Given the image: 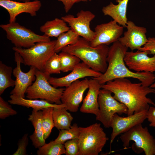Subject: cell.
<instances>
[{"label":"cell","mask_w":155,"mask_h":155,"mask_svg":"<svg viewBox=\"0 0 155 155\" xmlns=\"http://www.w3.org/2000/svg\"><path fill=\"white\" fill-rule=\"evenodd\" d=\"M56 40L36 43L28 48H12L22 57L25 65L35 67L43 71L46 61L55 53V46Z\"/></svg>","instance_id":"obj_5"},{"label":"cell","mask_w":155,"mask_h":155,"mask_svg":"<svg viewBox=\"0 0 155 155\" xmlns=\"http://www.w3.org/2000/svg\"><path fill=\"white\" fill-rule=\"evenodd\" d=\"M9 97L10 99L8 100V102L10 104L27 108L31 107L33 109L37 111L42 110L44 108L50 107L54 108H65V105L64 104H58L52 103L44 100L26 99L12 95H11Z\"/></svg>","instance_id":"obj_22"},{"label":"cell","mask_w":155,"mask_h":155,"mask_svg":"<svg viewBox=\"0 0 155 155\" xmlns=\"http://www.w3.org/2000/svg\"><path fill=\"white\" fill-rule=\"evenodd\" d=\"M154 74V83L150 86L151 88H155V73Z\"/></svg>","instance_id":"obj_38"},{"label":"cell","mask_w":155,"mask_h":155,"mask_svg":"<svg viewBox=\"0 0 155 155\" xmlns=\"http://www.w3.org/2000/svg\"><path fill=\"white\" fill-rule=\"evenodd\" d=\"M66 155H78L79 151L78 138L68 140L64 144Z\"/></svg>","instance_id":"obj_33"},{"label":"cell","mask_w":155,"mask_h":155,"mask_svg":"<svg viewBox=\"0 0 155 155\" xmlns=\"http://www.w3.org/2000/svg\"><path fill=\"white\" fill-rule=\"evenodd\" d=\"M53 107H49L41 110V121L45 140L50 136L52 129L55 127L53 117Z\"/></svg>","instance_id":"obj_27"},{"label":"cell","mask_w":155,"mask_h":155,"mask_svg":"<svg viewBox=\"0 0 155 155\" xmlns=\"http://www.w3.org/2000/svg\"><path fill=\"white\" fill-rule=\"evenodd\" d=\"M59 55L61 60V71L63 72L72 71L81 61L76 56L63 51H61Z\"/></svg>","instance_id":"obj_28"},{"label":"cell","mask_w":155,"mask_h":155,"mask_svg":"<svg viewBox=\"0 0 155 155\" xmlns=\"http://www.w3.org/2000/svg\"><path fill=\"white\" fill-rule=\"evenodd\" d=\"M70 28L61 18H56L46 21L40 28V31L49 37H58L62 33L68 31Z\"/></svg>","instance_id":"obj_23"},{"label":"cell","mask_w":155,"mask_h":155,"mask_svg":"<svg viewBox=\"0 0 155 155\" xmlns=\"http://www.w3.org/2000/svg\"><path fill=\"white\" fill-rule=\"evenodd\" d=\"M114 94L113 97L127 108V116L142 111L148 110L149 104H155L147 95L155 93V90L143 86L141 82L132 83L126 78H119L109 81L101 85Z\"/></svg>","instance_id":"obj_1"},{"label":"cell","mask_w":155,"mask_h":155,"mask_svg":"<svg viewBox=\"0 0 155 155\" xmlns=\"http://www.w3.org/2000/svg\"><path fill=\"white\" fill-rule=\"evenodd\" d=\"M34 82L27 89L26 97L30 99H40L57 104H62L61 98L65 88H57L49 82L50 75L36 69Z\"/></svg>","instance_id":"obj_6"},{"label":"cell","mask_w":155,"mask_h":155,"mask_svg":"<svg viewBox=\"0 0 155 155\" xmlns=\"http://www.w3.org/2000/svg\"><path fill=\"white\" fill-rule=\"evenodd\" d=\"M38 155H61L65 154L64 144H55L51 141L38 148Z\"/></svg>","instance_id":"obj_30"},{"label":"cell","mask_w":155,"mask_h":155,"mask_svg":"<svg viewBox=\"0 0 155 155\" xmlns=\"http://www.w3.org/2000/svg\"><path fill=\"white\" fill-rule=\"evenodd\" d=\"M120 139L124 149L128 148L130 141L134 142L132 150L139 154L144 152L146 155H155V139L150 133L147 127L142 124L137 125L121 134Z\"/></svg>","instance_id":"obj_7"},{"label":"cell","mask_w":155,"mask_h":155,"mask_svg":"<svg viewBox=\"0 0 155 155\" xmlns=\"http://www.w3.org/2000/svg\"><path fill=\"white\" fill-rule=\"evenodd\" d=\"M59 130L57 137L54 140L51 141L53 143L64 144L68 140L78 138L80 135V128L76 123L71 126L69 129Z\"/></svg>","instance_id":"obj_29"},{"label":"cell","mask_w":155,"mask_h":155,"mask_svg":"<svg viewBox=\"0 0 155 155\" xmlns=\"http://www.w3.org/2000/svg\"><path fill=\"white\" fill-rule=\"evenodd\" d=\"M41 5L40 1L38 0L23 2L0 0V6L5 9L9 14V22L10 23L16 22V17L21 13H28L32 17L36 16Z\"/></svg>","instance_id":"obj_18"},{"label":"cell","mask_w":155,"mask_h":155,"mask_svg":"<svg viewBox=\"0 0 155 155\" xmlns=\"http://www.w3.org/2000/svg\"><path fill=\"white\" fill-rule=\"evenodd\" d=\"M124 27L115 20L98 25L95 28V35L90 44L93 47L100 44L109 45L118 41L122 34Z\"/></svg>","instance_id":"obj_13"},{"label":"cell","mask_w":155,"mask_h":155,"mask_svg":"<svg viewBox=\"0 0 155 155\" xmlns=\"http://www.w3.org/2000/svg\"><path fill=\"white\" fill-rule=\"evenodd\" d=\"M17 112L13 109L8 103L0 97V118L4 119L11 116L16 115Z\"/></svg>","instance_id":"obj_32"},{"label":"cell","mask_w":155,"mask_h":155,"mask_svg":"<svg viewBox=\"0 0 155 155\" xmlns=\"http://www.w3.org/2000/svg\"><path fill=\"white\" fill-rule=\"evenodd\" d=\"M0 27L5 32L7 38L16 47L28 48L36 43L51 40L49 37L37 34L16 22L1 24Z\"/></svg>","instance_id":"obj_8"},{"label":"cell","mask_w":155,"mask_h":155,"mask_svg":"<svg viewBox=\"0 0 155 155\" xmlns=\"http://www.w3.org/2000/svg\"><path fill=\"white\" fill-rule=\"evenodd\" d=\"M65 108H53V115L55 127L59 130L69 129L73 118Z\"/></svg>","instance_id":"obj_24"},{"label":"cell","mask_w":155,"mask_h":155,"mask_svg":"<svg viewBox=\"0 0 155 155\" xmlns=\"http://www.w3.org/2000/svg\"><path fill=\"white\" fill-rule=\"evenodd\" d=\"M129 0H116L118 3L115 5L111 2L108 5L103 7L102 12L105 16H108L124 28L126 27L127 22V5Z\"/></svg>","instance_id":"obj_20"},{"label":"cell","mask_w":155,"mask_h":155,"mask_svg":"<svg viewBox=\"0 0 155 155\" xmlns=\"http://www.w3.org/2000/svg\"><path fill=\"white\" fill-rule=\"evenodd\" d=\"M127 50L119 41L113 43L109 47L106 71L100 76L93 78L101 85L117 78H132L139 80L143 86L150 87L154 82V74L148 72H134L127 68L124 61Z\"/></svg>","instance_id":"obj_2"},{"label":"cell","mask_w":155,"mask_h":155,"mask_svg":"<svg viewBox=\"0 0 155 155\" xmlns=\"http://www.w3.org/2000/svg\"><path fill=\"white\" fill-rule=\"evenodd\" d=\"M109 50V47L105 44L93 47L90 42L80 37L76 43L65 47L61 51L76 56L92 69L103 73L108 67Z\"/></svg>","instance_id":"obj_3"},{"label":"cell","mask_w":155,"mask_h":155,"mask_svg":"<svg viewBox=\"0 0 155 155\" xmlns=\"http://www.w3.org/2000/svg\"><path fill=\"white\" fill-rule=\"evenodd\" d=\"M110 91L104 88L100 90L98 96V115L96 120L101 122L106 128L111 127V121L115 113L127 114V107L115 99Z\"/></svg>","instance_id":"obj_9"},{"label":"cell","mask_w":155,"mask_h":155,"mask_svg":"<svg viewBox=\"0 0 155 155\" xmlns=\"http://www.w3.org/2000/svg\"><path fill=\"white\" fill-rule=\"evenodd\" d=\"M79 151L78 155H98L108 138L99 123L86 127H79Z\"/></svg>","instance_id":"obj_4"},{"label":"cell","mask_w":155,"mask_h":155,"mask_svg":"<svg viewBox=\"0 0 155 155\" xmlns=\"http://www.w3.org/2000/svg\"><path fill=\"white\" fill-rule=\"evenodd\" d=\"M95 17V15L91 11L81 10L77 14L76 17L69 14L61 18L68 23L70 28L80 36L90 42L95 35V32L90 28V23Z\"/></svg>","instance_id":"obj_10"},{"label":"cell","mask_w":155,"mask_h":155,"mask_svg":"<svg viewBox=\"0 0 155 155\" xmlns=\"http://www.w3.org/2000/svg\"><path fill=\"white\" fill-rule=\"evenodd\" d=\"M127 30L124 32L123 36L120 37L118 41L123 46L129 48L132 51L138 50L148 41L146 33V29L136 26L131 21H127L126 27Z\"/></svg>","instance_id":"obj_17"},{"label":"cell","mask_w":155,"mask_h":155,"mask_svg":"<svg viewBox=\"0 0 155 155\" xmlns=\"http://www.w3.org/2000/svg\"><path fill=\"white\" fill-rule=\"evenodd\" d=\"M28 133H26L19 140L18 143V148L13 155L27 154L26 148L28 144Z\"/></svg>","instance_id":"obj_34"},{"label":"cell","mask_w":155,"mask_h":155,"mask_svg":"<svg viewBox=\"0 0 155 155\" xmlns=\"http://www.w3.org/2000/svg\"><path fill=\"white\" fill-rule=\"evenodd\" d=\"M80 36L71 29L60 35L56 40L55 46V53L61 51L65 47L76 43Z\"/></svg>","instance_id":"obj_25"},{"label":"cell","mask_w":155,"mask_h":155,"mask_svg":"<svg viewBox=\"0 0 155 155\" xmlns=\"http://www.w3.org/2000/svg\"><path fill=\"white\" fill-rule=\"evenodd\" d=\"M101 85L98 80L93 78L89 80L88 90L80 108L81 112L94 114L96 116L98 115V99Z\"/></svg>","instance_id":"obj_19"},{"label":"cell","mask_w":155,"mask_h":155,"mask_svg":"<svg viewBox=\"0 0 155 155\" xmlns=\"http://www.w3.org/2000/svg\"><path fill=\"white\" fill-rule=\"evenodd\" d=\"M41 114V110L33 109L28 118V120L31 122L34 128V131L30 136V138L36 148H39L46 143L42 124Z\"/></svg>","instance_id":"obj_21"},{"label":"cell","mask_w":155,"mask_h":155,"mask_svg":"<svg viewBox=\"0 0 155 155\" xmlns=\"http://www.w3.org/2000/svg\"><path fill=\"white\" fill-rule=\"evenodd\" d=\"M150 122L149 125L150 127H155V107L150 106L148 110L147 118Z\"/></svg>","instance_id":"obj_36"},{"label":"cell","mask_w":155,"mask_h":155,"mask_svg":"<svg viewBox=\"0 0 155 155\" xmlns=\"http://www.w3.org/2000/svg\"><path fill=\"white\" fill-rule=\"evenodd\" d=\"M148 54H150L148 51H127L124 61L130 70L136 72L145 71L153 73L155 72V55L150 57Z\"/></svg>","instance_id":"obj_15"},{"label":"cell","mask_w":155,"mask_h":155,"mask_svg":"<svg viewBox=\"0 0 155 155\" xmlns=\"http://www.w3.org/2000/svg\"><path fill=\"white\" fill-rule=\"evenodd\" d=\"M146 43L138 50L140 51H148L150 54L155 55V38L149 37Z\"/></svg>","instance_id":"obj_35"},{"label":"cell","mask_w":155,"mask_h":155,"mask_svg":"<svg viewBox=\"0 0 155 155\" xmlns=\"http://www.w3.org/2000/svg\"><path fill=\"white\" fill-rule=\"evenodd\" d=\"M89 80H79L72 83L65 89L61 101L65 105L66 109L72 112L78 111L80 104L82 101L83 94L88 88Z\"/></svg>","instance_id":"obj_12"},{"label":"cell","mask_w":155,"mask_h":155,"mask_svg":"<svg viewBox=\"0 0 155 155\" xmlns=\"http://www.w3.org/2000/svg\"><path fill=\"white\" fill-rule=\"evenodd\" d=\"M61 2L64 6L65 12L67 13L71 9L74 4L80 1H91L92 0H58Z\"/></svg>","instance_id":"obj_37"},{"label":"cell","mask_w":155,"mask_h":155,"mask_svg":"<svg viewBox=\"0 0 155 155\" xmlns=\"http://www.w3.org/2000/svg\"><path fill=\"white\" fill-rule=\"evenodd\" d=\"M14 1H22V2H28L30 1V0H13Z\"/></svg>","instance_id":"obj_39"},{"label":"cell","mask_w":155,"mask_h":155,"mask_svg":"<svg viewBox=\"0 0 155 155\" xmlns=\"http://www.w3.org/2000/svg\"><path fill=\"white\" fill-rule=\"evenodd\" d=\"M71 72L67 75L59 78L50 77L49 83L54 87H67L74 82L85 77H98L102 73L92 69L84 62L77 65Z\"/></svg>","instance_id":"obj_16"},{"label":"cell","mask_w":155,"mask_h":155,"mask_svg":"<svg viewBox=\"0 0 155 155\" xmlns=\"http://www.w3.org/2000/svg\"><path fill=\"white\" fill-rule=\"evenodd\" d=\"M61 71L60 58L59 54L55 53L46 61L43 71L50 75L60 73Z\"/></svg>","instance_id":"obj_31"},{"label":"cell","mask_w":155,"mask_h":155,"mask_svg":"<svg viewBox=\"0 0 155 155\" xmlns=\"http://www.w3.org/2000/svg\"><path fill=\"white\" fill-rule=\"evenodd\" d=\"M12 67L8 66L2 61H0V95H1L5 90L10 87H14L15 80L12 79L11 74L13 73Z\"/></svg>","instance_id":"obj_26"},{"label":"cell","mask_w":155,"mask_h":155,"mask_svg":"<svg viewBox=\"0 0 155 155\" xmlns=\"http://www.w3.org/2000/svg\"><path fill=\"white\" fill-rule=\"evenodd\" d=\"M148 110H144L126 117L119 116L115 113L113 117L111 127L112 128L111 135L110 144H111L116 137L124 133L135 126L142 124L146 119Z\"/></svg>","instance_id":"obj_14"},{"label":"cell","mask_w":155,"mask_h":155,"mask_svg":"<svg viewBox=\"0 0 155 155\" xmlns=\"http://www.w3.org/2000/svg\"><path fill=\"white\" fill-rule=\"evenodd\" d=\"M14 60L16 66L13 69L12 73L16 80L14 87L10 94L18 97L25 98L26 90L35 80L36 69L30 67L28 72L25 73L22 71L20 65L21 63H23V59L20 54L16 52L14 53Z\"/></svg>","instance_id":"obj_11"}]
</instances>
